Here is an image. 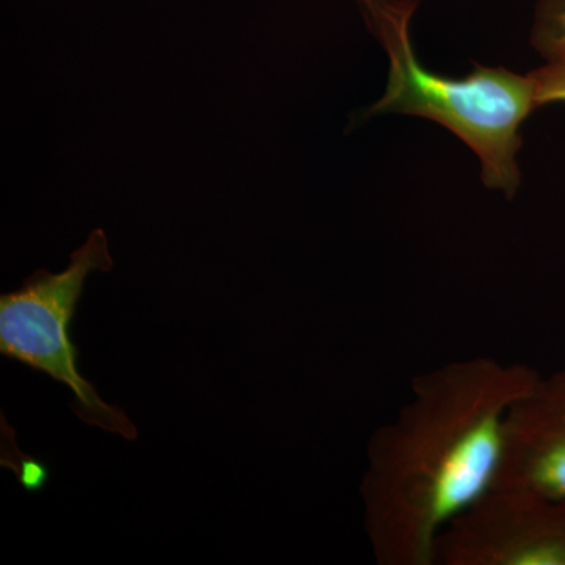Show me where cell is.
<instances>
[{"instance_id": "5", "label": "cell", "mask_w": 565, "mask_h": 565, "mask_svg": "<svg viewBox=\"0 0 565 565\" xmlns=\"http://www.w3.org/2000/svg\"><path fill=\"white\" fill-rule=\"evenodd\" d=\"M492 489L565 500V370L541 375L509 412Z\"/></svg>"}, {"instance_id": "1", "label": "cell", "mask_w": 565, "mask_h": 565, "mask_svg": "<svg viewBox=\"0 0 565 565\" xmlns=\"http://www.w3.org/2000/svg\"><path fill=\"white\" fill-rule=\"evenodd\" d=\"M539 377L526 364L470 356L415 379L367 448L364 525L379 564H435L441 533L492 489L505 419Z\"/></svg>"}, {"instance_id": "2", "label": "cell", "mask_w": 565, "mask_h": 565, "mask_svg": "<svg viewBox=\"0 0 565 565\" xmlns=\"http://www.w3.org/2000/svg\"><path fill=\"white\" fill-rule=\"evenodd\" d=\"M419 0H359L390 61L384 96L366 117L399 114L440 122L478 154L487 188L511 199L520 184V126L535 103L531 76L478 66L462 79L440 76L419 63L411 21Z\"/></svg>"}, {"instance_id": "3", "label": "cell", "mask_w": 565, "mask_h": 565, "mask_svg": "<svg viewBox=\"0 0 565 565\" xmlns=\"http://www.w3.org/2000/svg\"><path fill=\"white\" fill-rule=\"evenodd\" d=\"M114 267L109 239L102 228L71 253L65 270L52 274L40 269L17 291L0 297V352L54 381L68 386L74 401L71 411L104 433L134 441L136 424L125 411L107 404L77 367V349L71 340L85 281L92 273H109Z\"/></svg>"}, {"instance_id": "6", "label": "cell", "mask_w": 565, "mask_h": 565, "mask_svg": "<svg viewBox=\"0 0 565 565\" xmlns=\"http://www.w3.org/2000/svg\"><path fill=\"white\" fill-rule=\"evenodd\" d=\"M548 63L530 74L535 84V103H565V10L557 17V29L546 41Z\"/></svg>"}, {"instance_id": "4", "label": "cell", "mask_w": 565, "mask_h": 565, "mask_svg": "<svg viewBox=\"0 0 565 565\" xmlns=\"http://www.w3.org/2000/svg\"><path fill=\"white\" fill-rule=\"evenodd\" d=\"M435 564L565 565V500L490 489L438 537Z\"/></svg>"}]
</instances>
